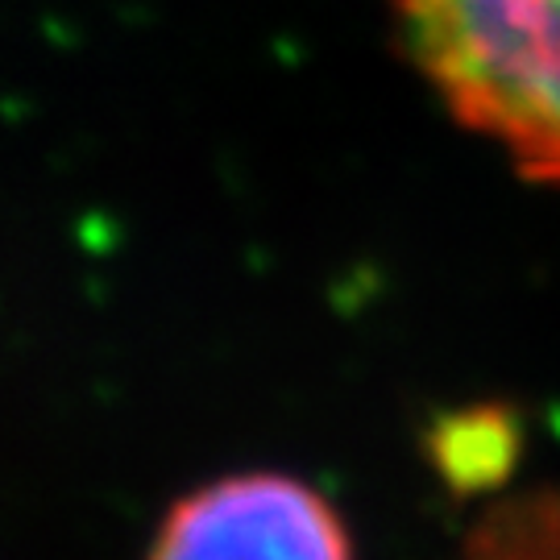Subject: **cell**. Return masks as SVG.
Here are the masks:
<instances>
[{"instance_id":"cell-1","label":"cell","mask_w":560,"mask_h":560,"mask_svg":"<svg viewBox=\"0 0 560 560\" xmlns=\"http://www.w3.org/2000/svg\"><path fill=\"white\" fill-rule=\"evenodd\" d=\"M395 18L444 108L560 187V0H395Z\"/></svg>"},{"instance_id":"cell-2","label":"cell","mask_w":560,"mask_h":560,"mask_svg":"<svg viewBox=\"0 0 560 560\" xmlns=\"http://www.w3.org/2000/svg\"><path fill=\"white\" fill-rule=\"evenodd\" d=\"M150 560H353V544L307 481L237 474L175 502Z\"/></svg>"}]
</instances>
